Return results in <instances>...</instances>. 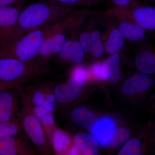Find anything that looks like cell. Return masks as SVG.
<instances>
[{
	"label": "cell",
	"mask_w": 155,
	"mask_h": 155,
	"mask_svg": "<svg viewBox=\"0 0 155 155\" xmlns=\"http://www.w3.org/2000/svg\"><path fill=\"white\" fill-rule=\"evenodd\" d=\"M73 8L54 0L31 4L20 12L10 41L30 31L62 20L72 12Z\"/></svg>",
	"instance_id": "cell-1"
},
{
	"label": "cell",
	"mask_w": 155,
	"mask_h": 155,
	"mask_svg": "<svg viewBox=\"0 0 155 155\" xmlns=\"http://www.w3.org/2000/svg\"><path fill=\"white\" fill-rule=\"evenodd\" d=\"M53 24L30 31L8 42L0 48V59L12 58L23 62L33 61L38 56L45 39L52 32Z\"/></svg>",
	"instance_id": "cell-2"
},
{
	"label": "cell",
	"mask_w": 155,
	"mask_h": 155,
	"mask_svg": "<svg viewBox=\"0 0 155 155\" xmlns=\"http://www.w3.org/2000/svg\"><path fill=\"white\" fill-rule=\"evenodd\" d=\"M19 91L22 107L19 110L18 118L22 129L33 143L38 153L51 155V148L43 127L34 113L31 104L22 89Z\"/></svg>",
	"instance_id": "cell-3"
},
{
	"label": "cell",
	"mask_w": 155,
	"mask_h": 155,
	"mask_svg": "<svg viewBox=\"0 0 155 155\" xmlns=\"http://www.w3.org/2000/svg\"><path fill=\"white\" fill-rule=\"evenodd\" d=\"M49 65L38 64L35 61L23 62L12 59H0V82L17 84L34 78L50 74Z\"/></svg>",
	"instance_id": "cell-4"
},
{
	"label": "cell",
	"mask_w": 155,
	"mask_h": 155,
	"mask_svg": "<svg viewBox=\"0 0 155 155\" xmlns=\"http://www.w3.org/2000/svg\"><path fill=\"white\" fill-rule=\"evenodd\" d=\"M73 21V17H70L54 23L52 32L44 41L38 56L34 61L41 65L48 66L53 56L61 52L67 41V37L64 32Z\"/></svg>",
	"instance_id": "cell-5"
},
{
	"label": "cell",
	"mask_w": 155,
	"mask_h": 155,
	"mask_svg": "<svg viewBox=\"0 0 155 155\" xmlns=\"http://www.w3.org/2000/svg\"><path fill=\"white\" fill-rule=\"evenodd\" d=\"M54 88V82L45 81L31 85L22 91L31 105L42 106L54 113L57 105Z\"/></svg>",
	"instance_id": "cell-6"
},
{
	"label": "cell",
	"mask_w": 155,
	"mask_h": 155,
	"mask_svg": "<svg viewBox=\"0 0 155 155\" xmlns=\"http://www.w3.org/2000/svg\"><path fill=\"white\" fill-rule=\"evenodd\" d=\"M22 5L0 8V48L11 40Z\"/></svg>",
	"instance_id": "cell-7"
},
{
	"label": "cell",
	"mask_w": 155,
	"mask_h": 155,
	"mask_svg": "<svg viewBox=\"0 0 155 155\" xmlns=\"http://www.w3.org/2000/svg\"><path fill=\"white\" fill-rule=\"evenodd\" d=\"M20 134L0 137V155L37 154L27 139Z\"/></svg>",
	"instance_id": "cell-8"
},
{
	"label": "cell",
	"mask_w": 155,
	"mask_h": 155,
	"mask_svg": "<svg viewBox=\"0 0 155 155\" xmlns=\"http://www.w3.org/2000/svg\"><path fill=\"white\" fill-rule=\"evenodd\" d=\"M83 89V82L71 77L65 83L54 87V93L57 103L67 104L74 101L80 96Z\"/></svg>",
	"instance_id": "cell-9"
},
{
	"label": "cell",
	"mask_w": 155,
	"mask_h": 155,
	"mask_svg": "<svg viewBox=\"0 0 155 155\" xmlns=\"http://www.w3.org/2000/svg\"><path fill=\"white\" fill-rule=\"evenodd\" d=\"M136 24L147 30L155 29V8L134 1L127 6Z\"/></svg>",
	"instance_id": "cell-10"
},
{
	"label": "cell",
	"mask_w": 155,
	"mask_h": 155,
	"mask_svg": "<svg viewBox=\"0 0 155 155\" xmlns=\"http://www.w3.org/2000/svg\"><path fill=\"white\" fill-rule=\"evenodd\" d=\"M11 89L0 90V122L11 121L19 112L17 97Z\"/></svg>",
	"instance_id": "cell-11"
},
{
	"label": "cell",
	"mask_w": 155,
	"mask_h": 155,
	"mask_svg": "<svg viewBox=\"0 0 155 155\" xmlns=\"http://www.w3.org/2000/svg\"><path fill=\"white\" fill-rule=\"evenodd\" d=\"M114 120L109 117L98 119L91 130V133L103 147H110L112 137L116 130Z\"/></svg>",
	"instance_id": "cell-12"
},
{
	"label": "cell",
	"mask_w": 155,
	"mask_h": 155,
	"mask_svg": "<svg viewBox=\"0 0 155 155\" xmlns=\"http://www.w3.org/2000/svg\"><path fill=\"white\" fill-rule=\"evenodd\" d=\"M153 81L152 78L146 74H137L128 78L123 84L122 91L127 95L141 92L150 88Z\"/></svg>",
	"instance_id": "cell-13"
},
{
	"label": "cell",
	"mask_w": 155,
	"mask_h": 155,
	"mask_svg": "<svg viewBox=\"0 0 155 155\" xmlns=\"http://www.w3.org/2000/svg\"><path fill=\"white\" fill-rule=\"evenodd\" d=\"M58 54L61 60L69 61L75 64L81 63L84 58V51L79 40H67Z\"/></svg>",
	"instance_id": "cell-14"
},
{
	"label": "cell",
	"mask_w": 155,
	"mask_h": 155,
	"mask_svg": "<svg viewBox=\"0 0 155 155\" xmlns=\"http://www.w3.org/2000/svg\"><path fill=\"white\" fill-rule=\"evenodd\" d=\"M31 105L34 113L43 127L48 143L51 148L52 136L54 130L57 128L54 113L42 106H35L31 104Z\"/></svg>",
	"instance_id": "cell-15"
},
{
	"label": "cell",
	"mask_w": 155,
	"mask_h": 155,
	"mask_svg": "<svg viewBox=\"0 0 155 155\" xmlns=\"http://www.w3.org/2000/svg\"><path fill=\"white\" fill-rule=\"evenodd\" d=\"M75 146L79 152L84 155H96L98 153V143L93 136L79 132L74 137Z\"/></svg>",
	"instance_id": "cell-16"
},
{
	"label": "cell",
	"mask_w": 155,
	"mask_h": 155,
	"mask_svg": "<svg viewBox=\"0 0 155 155\" xmlns=\"http://www.w3.org/2000/svg\"><path fill=\"white\" fill-rule=\"evenodd\" d=\"M120 55L114 54L106 58L102 64L105 80L116 83L120 79L122 73L120 68Z\"/></svg>",
	"instance_id": "cell-17"
},
{
	"label": "cell",
	"mask_w": 155,
	"mask_h": 155,
	"mask_svg": "<svg viewBox=\"0 0 155 155\" xmlns=\"http://www.w3.org/2000/svg\"><path fill=\"white\" fill-rule=\"evenodd\" d=\"M71 118L76 125L90 130L98 120L96 115L83 106L74 109L71 114Z\"/></svg>",
	"instance_id": "cell-18"
},
{
	"label": "cell",
	"mask_w": 155,
	"mask_h": 155,
	"mask_svg": "<svg viewBox=\"0 0 155 155\" xmlns=\"http://www.w3.org/2000/svg\"><path fill=\"white\" fill-rule=\"evenodd\" d=\"M51 147L57 155H66L72 147V140L69 134L61 129L56 128L51 138Z\"/></svg>",
	"instance_id": "cell-19"
},
{
	"label": "cell",
	"mask_w": 155,
	"mask_h": 155,
	"mask_svg": "<svg viewBox=\"0 0 155 155\" xmlns=\"http://www.w3.org/2000/svg\"><path fill=\"white\" fill-rule=\"evenodd\" d=\"M119 29L124 38L132 41L141 40L146 36L144 29L139 25L131 22H122L119 26Z\"/></svg>",
	"instance_id": "cell-20"
},
{
	"label": "cell",
	"mask_w": 155,
	"mask_h": 155,
	"mask_svg": "<svg viewBox=\"0 0 155 155\" xmlns=\"http://www.w3.org/2000/svg\"><path fill=\"white\" fill-rule=\"evenodd\" d=\"M137 69L146 74H153L155 72V55L150 51L139 54L135 58Z\"/></svg>",
	"instance_id": "cell-21"
},
{
	"label": "cell",
	"mask_w": 155,
	"mask_h": 155,
	"mask_svg": "<svg viewBox=\"0 0 155 155\" xmlns=\"http://www.w3.org/2000/svg\"><path fill=\"white\" fill-rule=\"evenodd\" d=\"M124 45V38L119 28L113 29L104 46L106 52L110 55L117 54Z\"/></svg>",
	"instance_id": "cell-22"
},
{
	"label": "cell",
	"mask_w": 155,
	"mask_h": 155,
	"mask_svg": "<svg viewBox=\"0 0 155 155\" xmlns=\"http://www.w3.org/2000/svg\"><path fill=\"white\" fill-rule=\"evenodd\" d=\"M21 127L18 118H15L8 122H0V137L21 134Z\"/></svg>",
	"instance_id": "cell-23"
},
{
	"label": "cell",
	"mask_w": 155,
	"mask_h": 155,
	"mask_svg": "<svg viewBox=\"0 0 155 155\" xmlns=\"http://www.w3.org/2000/svg\"><path fill=\"white\" fill-rule=\"evenodd\" d=\"M91 33V54L95 58H99L104 54V48L101 36L99 31H93Z\"/></svg>",
	"instance_id": "cell-24"
},
{
	"label": "cell",
	"mask_w": 155,
	"mask_h": 155,
	"mask_svg": "<svg viewBox=\"0 0 155 155\" xmlns=\"http://www.w3.org/2000/svg\"><path fill=\"white\" fill-rule=\"evenodd\" d=\"M130 136L129 130L125 127L116 129L112 137L110 147L119 148L128 140Z\"/></svg>",
	"instance_id": "cell-25"
},
{
	"label": "cell",
	"mask_w": 155,
	"mask_h": 155,
	"mask_svg": "<svg viewBox=\"0 0 155 155\" xmlns=\"http://www.w3.org/2000/svg\"><path fill=\"white\" fill-rule=\"evenodd\" d=\"M141 143L137 138H132L128 141L119 152V155H139L141 153Z\"/></svg>",
	"instance_id": "cell-26"
},
{
	"label": "cell",
	"mask_w": 155,
	"mask_h": 155,
	"mask_svg": "<svg viewBox=\"0 0 155 155\" xmlns=\"http://www.w3.org/2000/svg\"><path fill=\"white\" fill-rule=\"evenodd\" d=\"M58 2L67 5L76 6L96 5L102 2V0H54Z\"/></svg>",
	"instance_id": "cell-27"
},
{
	"label": "cell",
	"mask_w": 155,
	"mask_h": 155,
	"mask_svg": "<svg viewBox=\"0 0 155 155\" xmlns=\"http://www.w3.org/2000/svg\"><path fill=\"white\" fill-rule=\"evenodd\" d=\"M79 41L84 53L91 54V33L83 32L79 36Z\"/></svg>",
	"instance_id": "cell-28"
},
{
	"label": "cell",
	"mask_w": 155,
	"mask_h": 155,
	"mask_svg": "<svg viewBox=\"0 0 155 155\" xmlns=\"http://www.w3.org/2000/svg\"><path fill=\"white\" fill-rule=\"evenodd\" d=\"M72 77L81 81L82 82L87 79L88 74L86 69L83 67L78 66L74 69L72 73Z\"/></svg>",
	"instance_id": "cell-29"
},
{
	"label": "cell",
	"mask_w": 155,
	"mask_h": 155,
	"mask_svg": "<svg viewBox=\"0 0 155 155\" xmlns=\"http://www.w3.org/2000/svg\"><path fill=\"white\" fill-rule=\"evenodd\" d=\"M93 73L95 77L99 80H105L104 73L102 67V64L97 63L95 64L92 69Z\"/></svg>",
	"instance_id": "cell-30"
},
{
	"label": "cell",
	"mask_w": 155,
	"mask_h": 155,
	"mask_svg": "<svg viewBox=\"0 0 155 155\" xmlns=\"http://www.w3.org/2000/svg\"><path fill=\"white\" fill-rule=\"evenodd\" d=\"M25 0H0V8L7 6L14 5H23Z\"/></svg>",
	"instance_id": "cell-31"
},
{
	"label": "cell",
	"mask_w": 155,
	"mask_h": 155,
	"mask_svg": "<svg viewBox=\"0 0 155 155\" xmlns=\"http://www.w3.org/2000/svg\"><path fill=\"white\" fill-rule=\"evenodd\" d=\"M22 88L21 84H9L2 83L0 82V90L4 89H12L17 88L19 90Z\"/></svg>",
	"instance_id": "cell-32"
},
{
	"label": "cell",
	"mask_w": 155,
	"mask_h": 155,
	"mask_svg": "<svg viewBox=\"0 0 155 155\" xmlns=\"http://www.w3.org/2000/svg\"><path fill=\"white\" fill-rule=\"evenodd\" d=\"M111 1L118 7H124L134 2V0H111Z\"/></svg>",
	"instance_id": "cell-33"
},
{
	"label": "cell",
	"mask_w": 155,
	"mask_h": 155,
	"mask_svg": "<svg viewBox=\"0 0 155 155\" xmlns=\"http://www.w3.org/2000/svg\"><path fill=\"white\" fill-rule=\"evenodd\" d=\"M79 153L80 152L78 149L77 147L75 145L72 146L66 155H78Z\"/></svg>",
	"instance_id": "cell-34"
},
{
	"label": "cell",
	"mask_w": 155,
	"mask_h": 155,
	"mask_svg": "<svg viewBox=\"0 0 155 155\" xmlns=\"http://www.w3.org/2000/svg\"><path fill=\"white\" fill-rule=\"evenodd\" d=\"M148 1H152V2H155V0H148Z\"/></svg>",
	"instance_id": "cell-35"
}]
</instances>
